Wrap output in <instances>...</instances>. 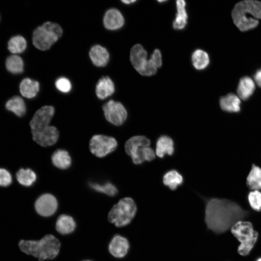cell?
Instances as JSON below:
<instances>
[{"label":"cell","instance_id":"21","mask_svg":"<svg viewBox=\"0 0 261 261\" xmlns=\"http://www.w3.org/2000/svg\"><path fill=\"white\" fill-rule=\"evenodd\" d=\"M39 89V83L29 78L23 79L19 85V90L21 95L28 99L34 98Z\"/></svg>","mask_w":261,"mask_h":261},{"label":"cell","instance_id":"12","mask_svg":"<svg viewBox=\"0 0 261 261\" xmlns=\"http://www.w3.org/2000/svg\"><path fill=\"white\" fill-rule=\"evenodd\" d=\"M58 208L56 198L52 194H44L36 201L35 209L37 213L43 217H49L53 215Z\"/></svg>","mask_w":261,"mask_h":261},{"label":"cell","instance_id":"26","mask_svg":"<svg viewBox=\"0 0 261 261\" xmlns=\"http://www.w3.org/2000/svg\"><path fill=\"white\" fill-rule=\"evenodd\" d=\"M162 181L165 186L173 190L183 184V177L177 171L171 170L164 174Z\"/></svg>","mask_w":261,"mask_h":261},{"label":"cell","instance_id":"6","mask_svg":"<svg viewBox=\"0 0 261 261\" xmlns=\"http://www.w3.org/2000/svg\"><path fill=\"white\" fill-rule=\"evenodd\" d=\"M232 234L240 242L238 252L242 256L247 255L256 243L258 233L249 221L240 220L231 228Z\"/></svg>","mask_w":261,"mask_h":261},{"label":"cell","instance_id":"11","mask_svg":"<svg viewBox=\"0 0 261 261\" xmlns=\"http://www.w3.org/2000/svg\"><path fill=\"white\" fill-rule=\"evenodd\" d=\"M55 113L52 106H44L38 110L30 121L31 131L41 130L47 126Z\"/></svg>","mask_w":261,"mask_h":261},{"label":"cell","instance_id":"10","mask_svg":"<svg viewBox=\"0 0 261 261\" xmlns=\"http://www.w3.org/2000/svg\"><path fill=\"white\" fill-rule=\"evenodd\" d=\"M102 109L106 120L114 125L120 126L127 119V111L119 102L110 100L103 105Z\"/></svg>","mask_w":261,"mask_h":261},{"label":"cell","instance_id":"27","mask_svg":"<svg viewBox=\"0 0 261 261\" xmlns=\"http://www.w3.org/2000/svg\"><path fill=\"white\" fill-rule=\"evenodd\" d=\"M5 107L7 110L19 117L23 116L26 112V106L24 100L18 96L10 99L6 102Z\"/></svg>","mask_w":261,"mask_h":261},{"label":"cell","instance_id":"1","mask_svg":"<svg viewBox=\"0 0 261 261\" xmlns=\"http://www.w3.org/2000/svg\"><path fill=\"white\" fill-rule=\"evenodd\" d=\"M248 213L233 201L212 198L206 203L205 222L209 229L216 233H222L246 218Z\"/></svg>","mask_w":261,"mask_h":261},{"label":"cell","instance_id":"19","mask_svg":"<svg viewBox=\"0 0 261 261\" xmlns=\"http://www.w3.org/2000/svg\"><path fill=\"white\" fill-rule=\"evenodd\" d=\"M114 84L108 76L102 77L96 86V94L97 97L103 100L111 96L115 92Z\"/></svg>","mask_w":261,"mask_h":261},{"label":"cell","instance_id":"38","mask_svg":"<svg viewBox=\"0 0 261 261\" xmlns=\"http://www.w3.org/2000/svg\"><path fill=\"white\" fill-rule=\"evenodd\" d=\"M256 261H261V257L257 259Z\"/></svg>","mask_w":261,"mask_h":261},{"label":"cell","instance_id":"4","mask_svg":"<svg viewBox=\"0 0 261 261\" xmlns=\"http://www.w3.org/2000/svg\"><path fill=\"white\" fill-rule=\"evenodd\" d=\"M150 145V140L145 136H134L126 142L125 151L135 164H141L145 161H151L155 158V152L149 146Z\"/></svg>","mask_w":261,"mask_h":261},{"label":"cell","instance_id":"22","mask_svg":"<svg viewBox=\"0 0 261 261\" xmlns=\"http://www.w3.org/2000/svg\"><path fill=\"white\" fill-rule=\"evenodd\" d=\"M246 185L250 190H261V167L253 164L248 173Z\"/></svg>","mask_w":261,"mask_h":261},{"label":"cell","instance_id":"34","mask_svg":"<svg viewBox=\"0 0 261 261\" xmlns=\"http://www.w3.org/2000/svg\"><path fill=\"white\" fill-rule=\"evenodd\" d=\"M55 86L58 90L64 93L69 92L72 87L70 81L65 77L58 78L55 82Z\"/></svg>","mask_w":261,"mask_h":261},{"label":"cell","instance_id":"13","mask_svg":"<svg viewBox=\"0 0 261 261\" xmlns=\"http://www.w3.org/2000/svg\"><path fill=\"white\" fill-rule=\"evenodd\" d=\"M33 140L43 146L53 145L57 141L59 133L57 129L52 126H48L41 130L31 131Z\"/></svg>","mask_w":261,"mask_h":261},{"label":"cell","instance_id":"29","mask_svg":"<svg viewBox=\"0 0 261 261\" xmlns=\"http://www.w3.org/2000/svg\"><path fill=\"white\" fill-rule=\"evenodd\" d=\"M18 183L22 186L29 187L36 181L37 176L35 173L30 169H19L16 174Z\"/></svg>","mask_w":261,"mask_h":261},{"label":"cell","instance_id":"3","mask_svg":"<svg viewBox=\"0 0 261 261\" xmlns=\"http://www.w3.org/2000/svg\"><path fill=\"white\" fill-rule=\"evenodd\" d=\"M18 246L22 252L43 261L55 258L59 251L60 244L54 235L48 234L39 241L21 240Z\"/></svg>","mask_w":261,"mask_h":261},{"label":"cell","instance_id":"16","mask_svg":"<svg viewBox=\"0 0 261 261\" xmlns=\"http://www.w3.org/2000/svg\"><path fill=\"white\" fill-rule=\"evenodd\" d=\"M129 248L128 240L120 235H116L111 240L108 249L113 256L121 258L126 255Z\"/></svg>","mask_w":261,"mask_h":261},{"label":"cell","instance_id":"25","mask_svg":"<svg viewBox=\"0 0 261 261\" xmlns=\"http://www.w3.org/2000/svg\"><path fill=\"white\" fill-rule=\"evenodd\" d=\"M51 160L53 165L60 169H66L70 167L72 160L69 153L64 149H58L52 154Z\"/></svg>","mask_w":261,"mask_h":261},{"label":"cell","instance_id":"35","mask_svg":"<svg viewBox=\"0 0 261 261\" xmlns=\"http://www.w3.org/2000/svg\"><path fill=\"white\" fill-rule=\"evenodd\" d=\"M12 182L10 173L5 169L0 168V186L7 187Z\"/></svg>","mask_w":261,"mask_h":261},{"label":"cell","instance_id":"2","mask_svg":"<svg viewBox=\"0 0 261 261\" xmlns=\"http://www.w3.org/2000/svg\"><path fill=\"white\" fill-rule=\"evenodd\" d=\"M233 21L242 31L256 28L261 19V2L247 0L237 3L232 13Z\"/></svg>","mask_w":261,"mask_h":261},{"label":"cell","instance_id":"9","mask_svg":"<svg viewBox=\"0 0 261 261\" xmlns=\"http://www.w3.org/2000/svg\"><path fill=\"white\" fill-rule=\"evenodd\" d=\"M117 146L116 140L110 136L95 135L89 143L91 153L96 156L102 158L114 151Z\"/></svg>","mask_w":261,"mask_h":261},{"label":"cell","instance_id":"31","mask_svg":"<svg viewBox=\"0 0 261 261\" xmlns=\"http://www.w3.org/2000/svg\"><path fill=\"white\" fill-rule=\"evenodd\" d=\"M27 45L26 39L21 35H16L12 37L8 43V49L13 54H19L23 52Z\"/></svg>","mask_w":261,"mask_h":261},{"label":"cell","instance_id":"30","mask_svg":"<svg viewBox=\"0 0 261 261\" xmlns=\"http://www.w3.org/2000/svg\"><path fill=\"white\" fill-rule=\"evenodd\" d=\"M7 70L13 74L22 73L24 71V61L22 58L16 55L8 57L5 62Z\"/></svg>","mask_w":261,"mask_h":261},{"label":"cell","instance_id":"15","mask_svg":"<svg viewBox=\"0 0 261 261\" xmlns=\"http://www.w3.org/2000/svg\"><path fill=\"white\" fill-rule=\"evenodd\" d=\"M221 109L228 114H237L241 111V101L235 94L230 93L221 97L219 101Z\"/></svg>","mask_w":261,"mask_h":261},{"label":"cell","instance_id":"33","mask_svg":"<svg viewBox=\"0 0 261 261\" xmlns=\"http://www.w3.org/2000/svg\"><path fill=\"white\" fill-rule=\"evenodd\" d=\"M248 203L251 208L256 211H261V191L250 190L247 196Z\"/></svg>","mask_w":261,"mask_h":261},{"label":"cell","instance_id":"23","mask_svg":"<svg viewBox=\"0 0 261 261\" xmlns=\"http://www.w3.org/2000/svg\"><path fill=\"white\" fill-rule=\"evenodd\" d=\"M186 5L184 0H178L176 1L177 13L173 23V27L175 29H182L187 24L188 14L185 8Z\"/></svg>","mask_w":261,"mask_h":261},{"label":"cell","instance_id":"24","mask_svg":"<svg viewBox=\"0 0 261 261\" xmlns=\"http://www.w3.org/2000/svg\"><path fill=\"white\" fill-rule=\"evenodd\" d=\"M76 227L75 222L73 218L67 215H61L58 218L56 229L60 234H67L72 233Z\"/></svg>","mask_w":261,"mask_h":261},{"label":"cell","instance_id":"39","mask_svg":"<svg viewBox=\"0 0 261 261\" xmlns=\"http://www.w3.org/2000/svg\"><path fill=\"white\" fill-rule=\"evenodd\" d=\"M83 261H90V260H84Z\"/></svg>","mask_w":261,"mask_h":261},{"label":"cell","instance_id":"32","mask_svg":"<svg viewBox=\"0 0 261 261\" xmlns=\"http://www.w3.org/2000/svg\"><path fill=\"white\" fill-rule=\"evenodd\" d=\"M89 186L94 190L110 196H114L118 193L116 187L110 182H106L103 184L90 183Z\"/></svg>","mask_w":261,"mask_h":261},{"label":"cell","instance_id":"7","mask_svg":"<svg viewBox=\"0 0 261 261\" xmlns=\"http://www.w3.org/2000/svg\"><path fill=\"white\" fill-rule=\"evenodd\" d=\"M62 32V29L58 24L46 22L34 30L32 43L37 49L46 50L58 40Z\"/></svg>","mask_w":261,"mask_h":261},{"label":"cell","instance_id":"20","mask_svg":"<svg viewBox=\"0 0 261 261\" xmlns=\"http://www.w3.org/2000/svg\"><path fill=\"white\" fill-rule=\"evenodd\" d=\"M255 89L254 81L249 77L244 76L239 82L237 93L241 100L246 101L253 94Z\"/></svg>","mask_w":261,"mask_h":261},{"label":"cell","instance_id":"17","mask_svg":"<svg viewBox=\"0 0 261 261\" xmlns=\"http://www.w3.org/2000/svg\"><path fill=\"white\" fill-rule=\"evenodd\" d=\"M89 56L93 64L99 67L105 66L110 58L107 50L99 44L95 45L91 48Z\"/></svg>","mask_w":261,"mask_h":261},{"label":"cell","instance_id":"8","mask_svg":"<svg viewBox=\"0 0 261 261\" xmlns=\"http://www.w3.org/2000/svg\"><path fill=\"white\" fill-rule=\"evenodd\" d=\"M137 207L134 200L130 197L124 198L112 208L108 215L109 222L117 227L129 224L134 218Z\"/></svg>","mask_w":261,"mask_h":261},{"label":"cell","instance_id":"5","mask_svg":"<svg viewBox=\"0 0 261 261\" xmlns=\"http://www.w3.org/2000/svg\"><path fill=\"white\" fill-rule=\"evenodd\" d=\"M130 60L134 68L141 75L151 76L155 74L162 63L151 56L147 59V53L140 44L134 45L130 52Z\"/></svg>","mask_w":261,"mask_h":261},{"label":"cell","instance_id":"18","mask_svg":"<svg viewBox=\"0 0 261 261\" xmlns=\"http://www.w3.org/2000/svg\"><path fill=\"white\" fill-rule=\"evenodd\" d=\"M174 151V143L169 136L163 135L157 140L156 144V154L162 158L165 155L171 156Z\"/></svg>","mask_w":261,"mask_h":261},{"label":"cell","instance_id":"37","mask_svg":"<svg viewBox=\"0 0 261 261\" xmlns=\"http://www.w3.org/2000/svg\"><path fill=\"white\" fill-rule=\"evenodd\" d=\"M136 0H121V2H122L123 3H124V4H131V3H134L135 2H136Z\"/></svg>","mask_w":261,"mask_h":261},{"label":"cell","instance_id":"28","mask_svg":"<svg viewBox=\"0 0 261 261\" xmlns=\"http://www.w3.org/2000/svg\"><path fill=\"white\" fill-rule=\"evenodd\" d=\"M192 64L195 69L203 70L205 69L209 64L210 59L208 54L202 49H196L191 55Z\"/></svg>","mask_w":261,"mask_h":261},{"label":"cell","instance_id":"36","mask_svg":"<svg viewBox=\"0 0 261 261\" xmlns=\"http://www.w3.org/2000/svg\"><path fill=\"white\" fill-rule=\"evenodd\" d=\"M254 78L258 86L261 87V68L257 70L254 74Z\"/></svg>","mask_w":261,"mask_h":261},{"label":"cell","instance_id":"14","mask_svg":"<svg viewBox=\"0 0 261 261\" xmlns=\"http://www.w3.org/2000/svg\"><path fill=\"white\" fill-rule=\"evenodd\" d=\"M104 26L109 30L120 29L124 24V18L121 12L116 8L107 10L103 17Z\"/></svg>","mask_w":261,"mask_h":261}]
</instances>
